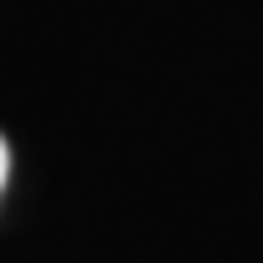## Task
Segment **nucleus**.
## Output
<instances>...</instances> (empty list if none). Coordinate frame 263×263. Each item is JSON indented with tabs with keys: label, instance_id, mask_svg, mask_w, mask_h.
<instances>
[{
	"label": "nucleus",
	"instance_id": "1",
	"mask_svg": "<svg viewBox=\"0 0 263 263\" xmlns=\"http://www.w3.org/2000/svg\"><path fill=\"white\" fill-rule=\"evenodd\" d=\"M6 165H11V160H6V145H0V186H6Z\"/></svg>",
	"mask_w": 263,
	"mask_h": 263
}]
</instances>
